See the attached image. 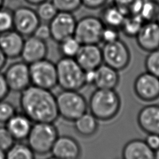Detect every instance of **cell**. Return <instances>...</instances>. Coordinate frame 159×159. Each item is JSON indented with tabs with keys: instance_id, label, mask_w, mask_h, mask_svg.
<instances>
[{
	"instance_id": "obj_26",
	"label": "cell",
	"mask_w": 159,
	"mask_h": 159,
	"mask_svg": "<svg viewBox=\"0 0 159 159\" xmlns=\"http://www.w3.org/2000/svg\"><path fill=\"white\" fill-rule=\"evenodd\" d=\"M159 13V0H143L139 12L144 22L155 21Z\"/></svg>"
},
{
	"instance_id": "obj_13",
	"label": "cell",
	"mask_w": 159,
	"mask_h": 159,
	"mask_svg": "<svg viewBox=\"0 0 159 159\" xmlns=\"http://www.w3.org/2000/svg\"><path fill=\"white\" fill-rule=\"evenodd\" d=\"M84 71L96 70L102 63L101 48L98 44H82L74 58Z\"/></svg>"
},
{
	"instance_id": "obj_30",
	"label": "cell",
	"mask_w": 159,
	"mask_h": 159,
	"mask_svg": "<svg viewBox=\"0 0 159 159\" xmlns=\"http://www.w3.org/2000/svg\"><path fill=\"white\" fill-rule=\"evenodd\" d=\"M147 71L159 77V48L149 52L145 60Z\"/></svg>"
},
{
	"instance_id": "obj_41",
	"label": "cell",
	"mask_w": 159,
	"mask_h": 159,
	"mask_svg": "<svg viewBox=\"0 0 159 159\" xmlns=\"http://www.w3.org/2000/svg\"><path fill=\"white\" fill-rule=\"evenodd\" d=\"M7 57L0 48V71L4 68L7 63Z\"/></svg>"
},
{
	"instance_id": "obj_22",
	"label": "cell",
	"mask_w": 159,
	"mask_h": 159,
	"mask_svg": "<svg viewBox=\"0 0 159 159\" xmlns=\"http://www.w3.org/2000/svg\"><path fill=\"white\" fill-rule=\"evenodd\" d=\"M101 9L99 17L104 25L120 30L126 16L124 13L112 2L107 3Z\"/></svg>"
},
{
	"instance_id": "obj_15",
	"label": "cell",
	"mask_w": 159,
	"mask_h": 159,
	"mask_svg": "<svg viewBox=\"0 0 159 159\" xmlns=\"http://www.w3.org/2000/svg\"><path fill=\"white\" fill-rule=\"evenodd\" d=\"M47 53L48 46L46 41L32 35L24 40L20 57L22 61L30 65L45 58Z\"/></svg>"
},
{
	"instance_id": "obj_39",
	"label": "cell",
	"mask_w": 159,
	"mask_h": 159,
	"mask_svg": "<svg viewBox=\"0 0 159 159\" xmlns=\"http://www.w3.org/2000/svg\"><path fill=\"white\" fill-rule=\"evenodd\" d=\"M10 89L7 84L4 74L0 73V101L4 99L9 94Z\"/></svg>"
},
{
	"instance_id": "obj_10",
	"label": "cell",
	"mask_w": 159,
	"mask_h": 159,
	"mask_svg": "<svg viewBox=\"0 0 159 159\" xmlns=\"http://www.w3.org/2000/svg\"><path fill=\"white\" fill-rule=\"evenodd\" d=\"M4 76L10 91L21 92L31 84L29 65L24 61L10 64Z\"/></svg>"
},
{
	"instance_id": "obj_25",
	"label": "cell",
	"mask_w": 159,
	"mask_h": 159,
	"mask_svg": "<svg viewBox=\"0 0 159 159\" xmlns=\"http://www.w3.org/2000/svg\"><path fill=\"white\" fill-rule=\"evenodd\" d=\"M144 22V20L139 14L128 15L125 16L120 30L126 36L135 37Z\"/></svg>"
},
{
	"instance_id": "obj_3",
	"label": "cell",
	"mask_w": 159,
	"mask_h": 159,
	"mask_svg": "<svg viewBox=\"0 0 159 159\" xmlns=\"http://www.w3.org/2000/svg\"><path fill=\"white\" fill-rule=\"evenodd\" d=\"M58 136V129L53 122H35L26 139L35 155H45L50 153Z\"/></svg>"
},
{
	"instance_id": "obj_23",
	"label": "cell",
	"mask_w": 159,
	"mask_h": 159,
	"mask_svg": "<svg viewBox=\"0 0 159 159\" xmlns=\"http://www.w3.org/2000/svg\"><path fill=\"white\" fill-rule=\"evenodd\" d=\"M73 122L75 130L83 137L93 135L98 128V119L91 112H86Z\"/></svg>"
},
{
	"instance_id": "obj_9",
	"label": "cell",
	"mask_w": 159,
	"mask_h": 159,
	"mask_svg": "<svg viewBox=\"0 0 159 159\" xmlns=\"http://www.w3.org/2000/svg\"><path fill=\"white\" fill-rule=\"evenodd\" d=\"M13 29L24 37L32 35L41 22L36 11L32 8L20 6L12 11Z\"/></svg>"
},
{
	"instance_id": "obj_5",
	"label": "cell",
	"mask_w": 159,
	"mask_h": 159,
	"mask_svg": "<svg viewBox=\"0 0 159 159\" xmlns=\"http://www.w3.org/2000/svg\"><path fill=\"white\" fill-rule=\"evenodd\" d=\"M56 102L59 116L68 121H75L88 108L84 96L75 90L62 89L56 96Z\"/></svg>"
},
{
	"instance_id": "obj_11",
	"label": "cell",
	"mask_w": 159,
	"mask_h": 159,
	"mask_svg": "<svg viewBox=\"0 0 159 159\" xmlns=\"http://www.w3.org/2000/svg\"><path fill=\"white\" fill-rule=\"evenodd\" d=\"M76 19L71 12H58L48 22L51 39L59 43L73 36Z\"/></svg>"
},
{
	"instance_id": "obj_35",
	"label": "cell",
	"mask_w": 159,
	"mask_h": 159,
	"mask_svg": "<svg viewBox=\"0 0 159 159\" xmlns=\"http://www.w3.org/2000/svg\"><path fill=\"white\" fill-rule=\"evenodd\" d=\"M119 30L118 29L104 26L101 35V42L109 43L119 39Z\"/></svg>"
},
{
	"instance_id": "obj_37",
	"label": "cell",
	"mask_w": 159,
	"mask_h": 159,
	"mask_svg": "<svg viewBox=\"0 0 159 159\" xmlns=\"http://www.w3.org/2000/svg\"><path fill=\"white\" fill-rule=\"evenodd\" d=\"M107 1L108 0H81L82 6L92 10L101 9L107 3Z\"/></svg>"
},
{
	"instance_id": "obj_16",
	"label": "cell",
	"mask_w": 159,
	"mask_h": 159,
	"mask_svg": "<svg viewBox=\"0 0 159 159\" xmlns=\"http://www.w3.org/2000/svg\"><path fill=\"white\" fill-rule=\"evenodd\" d=\"M135 38L137 45L144 51L159 48V25L155 21L145 22Z\"/></svg>"
},
{
	"instance_id": "obj_45",
	"label": "cell",
	"mask_w": 159,
	"mask_h": 159,
	"mask_svg": "<svg viewBox=\"0 0 159 159\" xmlns=\"http://www.w3.org/2000/svg\"><path fill=\"white\" fill-rule=\"evenodd\" d=\"M4 0H0V8L4 6Z\"/></svg>"
},
{
	"instance_id": "obj_24",
	"label": "cell",
	"mask_w": 159,
	"mask_h": 159,
	"mask_svg": "<svg viewBox=\"0 0 159 159\" xmlns=\"http://www.w3.org/2000/svg\"><path fill=\"white\" fill-rule=\"evenodd\" d=\"M35 153L27 143L21 142H14L6 152V158L8 159H33Z\"/></svg>"
},
{
	"instance_id": "obj_33",
	"label": "cell",
	"mask_w": 159,
	"mask_h": 159,
	"mask_svg": "<svg viewBox=\"0 0 159 159\" xmlns=\"http://www.w3.org/2000/svg\"><path fill=\"white\" fill-rule=\"evenodd\" d=\"M14 105L9 101H0V123L6 124L16 113Z\"/></svg>"
},
{
	"instance_id": "obj_32",
	"label": "cell",
	"mask_w": 159,
	"mask_h": 159,
	"mask_svg": "<svg viewBox=\"0 0 159 159\" xmlns=\"http://www.w3.org/2000/svg\"><path fill=\"white\" fill-rule=\"evenodd\" d=\"M13 29L12 10L4 6L0 8V34Z\"/></svg>"
},
{
	"instance_id": "obj_20",
	"label": "cell",
	"mask_w": 159,
	"mask_h": 159,
	"mask_svg": "<svg viewBox=\"0 0 159 159\" xmlns=\"http://www.w3.org/2000/svg\"><path fill=\"white\" fill-rule=\"evenodd\" d=\"M122 157L124 159H154V151L145 140L136 139L129 141L124 145Z\"/></svg>"
},
{
	"instance_id": "obj_36",
	"label": "cell",
	"mask_w": 159,
	"mask_h": 159,
	"mask_svg": "<svg viewBox=\"0 0 159 159\" xmlns=\"http://www.w3.org/2000/svg\"><path fill=\"white\" fill-rule=\"evenodd\" d=\"M33 35L44 41L51 39V34L48 24H47V22H40L35 29Z\"/></svg>"
},
{
	"instance_id": "obj_8",
	"label": "cell",
	"mask_w": 159,
	"mask_h": 159,
	"mask_svg": "<svg viewBox=\"0 0 159 159\" xmlns=\"http://www.w3.org/2000/svg\"><path fill=\"white\" fill-rule=\"evenodd\" d=\"M103 63L117 71L125 68L130 60V53L126 44L120 39L104 43L101 48Z\"/></svg>"
},
{
	"instance_id": "obj_21",
	"label": "cell",
	"mask_w": 159,
	"mask_h": 159,
	"mask_svg": "<svg viewBox=\"0 0 159 159\" xmlns=\"http://www.w3.org/2000/svg\"><path fill=\"white\" fill-rule=\"evenodd\" d=\"M119 81L118 71L111 66L102 63L95 70L93 85L96 88L115 89Z\"/></svg>"
},
{
	"instance_id": "obj_43",
	"label": "cell",
	"mask_w": 159,
	"mask_h": 159,
	"mask_svg": "<svg viewBox=\"0 0 159 159\" xmlns=\"http://www.w3.org/2000/svg\"><path fill=\"white\" fill-rule=\"evenodd\" d=\"M6 158V152L0 149V159Z\"/></svg>"
},
{
	"instance_id": "obj_18",
	"label": "cell",
	"mask_w": 159,
	"mask_h": 159,
	"mask_svg": "<svg viewBox=\"0 0 159 159\" xmlns=\"http://www.w3.org/2000/svg\"><path fill=\"white\" fill-rule=\"evenodd\" d=\"M24 42V36L13 29L0 34V48L7 58L20 57Z\"/></svg>"
},
{
	"instance_id": "obj_6",
	"label": "cell",
	"mask_w": 159,
	"mask_h": 159,
	"mask_svg": "<svg viewBox=\"0 0 159 159\" xmlns=\"http://www.w3.org/2000/svg\"><path fill=\"white\" fill-rule=\"evenodd\" d=\"M104 25L99 17L85 16L76 20L73 37L82 44H98Z\"/></svg>"
},
{
	"instance_id": "obj_44",
	"label": "cell",
	"mask_w": 159,
	"mask_h": 159,
	"mask_svg": "<svg viewBox=\"0 0 159 159\" xmlns=\"http://www.w3.org/2000/svg\"><path fill=\"white\" fill-rule=\"evenodd\" d=\"M159 159V148L154 151V159Z\"/></svg>"
},
{
	"instance_id": "obj_2",
	"label": "cell",
	"mask_w": 159,
	"mask_h": 159,
	"mask_svg": "<svg viewBox=\"0 0 159 159\" xmlns=\"http://www.w3.org/2000/svg\"><path fill=\"white\" fill-rule=\"evenodd\" d=\"M88 106L98 120H108L119 112L120 99L114 89L96 88L91 94Z\"/></svg>"
},
{
	"instance_id": "obj_40",
	"label": "cell",
	"mask_w": 159,
	"mask_h": 159,
	"mask_svg": "<svg viewBox=\"0 0 159 159\" xmlns=\"http://www.w3.org/2000/svg\"><path fill=\"white\" fill-rule=\"evenodd\" d=\"M84 78L86 84H93L95 78V70L84 71Z\"/></svg>"
},
{
	"instance_id": "obj_27",
	"label": "cell",
	"mask_w": 159,
	"mask_h": 159,
	"mask_svg": "<svg viewBox=\"0 0 159 159\" xmlns=\"http://www.w3.org/2000/svg\"><path fill=\"white\" fill-rule=\"evenodd\" d=\"M58 43L59 51L62 57L68 58H75L81 45L73 36L68 37Z\"/></svg>"
},
{
	"instance_id": "obj_1",
	"label": "cell",
	"mask_w": 159,
	"mask_h": 159,
	"mask_svg": "<svg viewBox=\"0 0 159 159\" xmlns=\"http://www.w3.org/2000/svg\"><path fill=\"white\" fill-rule=\"evenodd\" d=\"M22 112L35 122H54L59 116L56 96L51 90L30 84L20 92Z\"/></svg>"
},
{
	"instance_id": "obj_17",
	"label": "cell",
	"mask_w": 159,
	"mask_h": 159,
	"mask_svg": "<svg viewBox=\"0 0 159 159\" xmlns=\"http://www.w3.org/2000/svg\"><path fill=\"white\" fill-rule=\"evenodd\" d=\"M137 123L147 134H159V105L150 104L143 107L137 114Z\"/></svg>"
},
{
	"instance_id": "obj_28",
	"label": "cell",
	"mask_w": 159,
	"mask_h": 159,
	"mask_svg": "<svg viewBox=\"0 0 159 159\" xmlns=\"http://www.w3.org/2000/svg\"><path fill=\"white\" fill-rule=\"evenodd\" d=\"M37 6L36 12L40 21L43 22H49L58 12L51 1L47 0Z\"/></svg>"
},
{
	"instance_id": "obj_34",
	"label": "cell",
	"mask_w": 159,
	"mask_h": 159,
	"mask_svg": "<svg viewBox=\"0 0 159 159\" xmlns=\"http://www.w3.org/2000/svg\"><path fill=\"white\" fill-rule=\"evenodd\" d=\"M15 142V139L6 126H0V149L6 152Z\"/></svg>"
},
{
	"instance_id": "obj_29",
	"label": "cell",
	"mask_w": 159,
	"mask_h": 159,
	"mask_svg": "<svg viewBox=\"0 0 159 159\" xmlns=\"http://www.w3.org/2000/svg\"><path fill=\"white\" fill-rule=\"evenodd\" d=\"M143 0H112L125 16L139 14Z\"/></svg>"
},
{
	"instance_id": "obj_42",
	"label": "cell",
	"mask_w": 159,
	"mask_h": 159,
	"mask_svg": "<svg viewBox=\"0 0 159 159\" xmlns=\"http://www.w3.org/2000/svg\"><path fill=\"white\" fill-rule=\"evenodd\" d=\"M27 3L34 5V6H37L39 4L43 2V1H45L47 0H24Z\"/></svg>"
},
{
	"instance_id": "obj_7",
	"label": "cell",
	"mask_w": 159,
	"mask_h": 159,
	"mask_svg": "<svg viewBox=\"0 0 159 159\" xmlns=\"http://www.w3.org/2000/svg\"><path fill=\"white\" fill-rule=\"evenodd\" d=\"M31 84L51 90L57 85L56 64L43 58L29 65Z\"/></svg>"
},
{
	"instance_id": "obj_19",
	"label": "cell",
	"mask_w": 159,
	"mask_h": 159,
	"mask_svg": "<svg viewBox=\"0 0 159 159\" xmlns=\"http://www.w3.org/2000/svg\"><path fill=\"white\" fill-rule=\"evenodd\" d=\"M32 123L30 119L22 112H16L6 123V127L15 140L21 141L27 139Z\"/></svg>"
},
{
	"instance_id": "obj_46",
	"label": "cell",
	"mask_w": 159,
	"mask_h": 159,
	"mask_svg": "<svg viewBox=\"0 0 159 159\" xmlns=\"http://www.w3.org/2000/svg\"><path fill=\"white\" fill-rule=\"evenodd\" d=\"M155 22L159 25V13H158V16H157V17L155 19Z\"/></svg>"
},
{
	"instance_id": "obj_38",
	"label": "cell",
	"mask_w": 159,
	"mask_h": 159,
	"mask_svg": "<svg viewBox=\"0 0 159 159\" xmlns=\"http://www.w3.org/2000/svg\"><path fill=\"white\" fill-rule=\"evenodd\" d=\"M145 141L148 146L153 151L159 148V134H147Z\"/></svg>"
},
{
	"instance_id": "obj_14",
	"label": "cell",
	"mask_w": 159,
	"mask_h": 159,
	"mask_svg": "<svg viewBox=\"0 0 159 159\" xmlns=\"http://www.w3.org/2000/svg\"><path fill=\"white\" fill-rule=\"evenodd\" d=\"M52 157L58 159H76L81 155V147L77 140L69 135L58 136L51 152Z\"/></svg>"
},
{
	"instance_id": "obj_31",
	"label": "cell",
	"mask_w": 159,
	"mask_h": 159,
	"mask_svg": "<svg viewBox=\"0 0 159 159\" xmlns=\"http://www.w3.org/2000/svg\"><path fill=\"white\" fill-rule=\"evenodd\" d=\"M58 12L76 11L82 6L81 0H51Z\"/></svg>"
},
{
	"instance_id": "obj_4",
	"label": "cell",
	"mask_w": 159,
	"mask_h": 159,
	"mask_svg": "<svg viewBox=\"0 0 159 159\" xmlns=\"http://www.w3.org/2000/svg\"><path fill=\"white\" fill-rule=\"evenodd\" d=\"M57 85L62 89L78 91L86 85L84 71L74 58H61L56 63Z\"/></svg>"
},
{
	"instance_id": "obj_12",
	"label": "cell",
	"mask_w": 159,
	"mask_h": 159,
	"mask_svg": "<svg viewBox=\"0 0 159 159\" xmlns=\"http://www.w3.org/2000/svg\"><path fill=\"white\" fill-rule=\"evenodd\" d=\"M134 89L140 99L153 101L159 98V77L148 71L142 73L135 78Z\"/></svg>"
}]
</instances>
